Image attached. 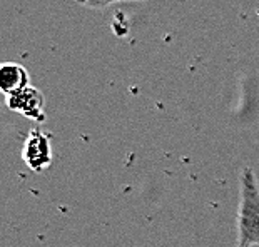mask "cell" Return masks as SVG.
<instances>
[{
  "instance_id": "7a4b0ae2",
  "label": "cell",
  "mask_w": 259,
  "mask_h": 247,
  "mask_svg": "<svg viewBox=\"0 0 259 247\" xmlns=\"http://www.w3.org/2000/svg\"><path fill=\"white\" fill-rule=\"evenodd\" d=\"M7 106L10 111L25 115L27 119H32L35 122H44V95L42 92L32 85H27L15 94L7 95Z\"/></svg>"
},
{
  "instance_id": "277c9868",
  "label": "cell",
  "mask_w": 259,
  "mask_h": 247,
  "mask_svg": "<svg viewBox=\"0 0 259 247\" xmlns=\"http://www.w3.org/2000/svg\"><path fill=\"white\" fill-rule=\"evenodd\" d=\"M29 85V74L19 64L5 62L0 67V87L7 95L15 94Z\"/></svg>"
},
{
  "instance_id": "6da1fadb",
  "label": "cell",
  "mask_w": 259,
  "mask_h": 247,
  "mask_svg": "<svg viewBox=\"0 0 259 247\" xmlns=\"http://www.w3.org/2000/svg\"><path fill=\"white\" fill-rule=\"evenodd\" d=\"M238 244L259 245V182L251 167L239 174Z\"/></svg>"
},
{
  "instance_id": "52a82bcc",
  "label": "cell",
  "mask_w": 259,
  "mask_h": 247,
  "mask_svg": "<svg viewBox=\"0 0 259 247\" xmlns=\"http://www.w3.org/2000/svg\"><path fill=\"white\" fill-rule=\"evenodd\" d=\"M119 2H134V0H119Z\"/></svg>"
},
{
  "instance_id": "3957f363",
  "label": "cell",
  "mask_w": 259,
  "mask_h": 247,
  "mask_svg": "<svg viewBox=\"0 0 259 247\" xmlns=\"http://www.w3.org/2000/svg\"><path fill=\"white\" fill-rule=\"evenodd\" d=\"M24 161L32 171H44L49 164L52 162V152H51V142L49 135H46L40 130H30L29 137L24 144Z\"/></svg>"
},
{
  "instance_id": "8992f818",
  "label": "cell",
  "mask_w": 259,
  "mask_h": 247,
  "mask_svg": "<svg viewBox=\"0 0 259 247\" xmlns=\"http://www.w3.org/2000/svg\"><path fill=\"white\" fill-rule=\"evenodd\" d=\"M238 247H251V245H247V244H238Z\"/></svg>"
},
{
  "instance_id": "5b68a950",
  "label": "cell",
  "mask_w": 259,
  "mask_h": 247,
  "mask_svg": "<svg viewBox=\"0 0 259 247\" xmlns=\"http://www.w3.org/2000/svg\"><path fill=\"white\" fill-rule=\"evenodd\" d=\"M75 2L89 9H104L114 2H119V0H75Z\"/></svg>"
}]
</instances>
